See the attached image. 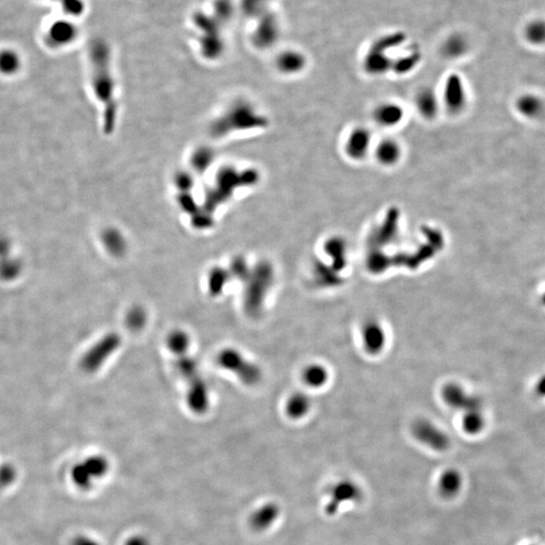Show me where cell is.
<instances>
[{"instance_id":"obj_1","label":"cell","mask_w":545,"mask_h":545,"mask_svg":"<svg viewBox=\"0 0 545 545\" xmlns=\"http://www.w3.org/2000/svg\"><path fill=\"white\" fill-rule=\"evenodd\" d=\"M90 62L92 67V86L98 101L105 105L106 115L109 111H115L113 105L115 99V81L110 71V51L103 39H94L89 47Z\"/></svg>"},{"instance_id":"obj_2","label":"cell","mask_w":545,"mask_h":545,"mask_svg":"<svg viewBox=\"0 0 545 545\" xmlns=\"http://www.w3.org/2000/svg\"><path fill=\"white\" fill-rule=\"evenodd\" d=\"M274 282V269L268 262H259L252 268L249 278L245 281L243 307L252 317H257L263 312L267 294Z\"/></svg>"},{"instance_id":"obj_3","label":"cell","mask_w":545,"mask_h":545,"mask_svg":"<svg viewBox=\"0 0 545 545\" xmlns=\"http://www.w3.org/2000/svg\"><path fill=\"white\" fill-rule=\"evenodd\" d=\"M217 361L219 366L233 373L247 386L259 384L263 378L261 368L249 361L238 350L231 347L222 350L217 354Z\"/></svg>"},{"instance_id":"obj_4","label":"cell","mask_w":545,"mask_h":545,"mask_svg":"<svg viewBox=\"0 0 545 545\" xmlns=\"http://www.w3.org/2000/svg\"><path fill=\"white\" fill-rule=\"evenodd\" d=\"M109 463L103 456H92L73 468L72 482L80 490H89L97 480L108 474Z\"/></svg>"},{"instance_id":"obj_5","label":"cell","mask_w":545,"mask_h":545,"mask_svg":"<svg viewBox=\"0 0 545 545\" xmlns=\"http://www.w3.org/2000/svg\"><path fill=\"white\" fill-rule=\"evenodd\" d=\"M363 498V491L356 482L349 479L340 480L329 488L324 511L328 516H335L345 504L358 503Z\"/></svg>"},{"instance_id":"obj_6","label":"cell","mask_w":545,"mask_h":545,"mask_svg":"<svg viewBox=\"0 0 545 545\" xmlns=\"http://www.w3.org/2000/svg\"><path fill=\"white\" fill-rule=\"evenodd\" d=\"M194 22L203 32L201 47H203V54L210 59L218 57L222 54L224 49L222 38H220L222 37L219 32L220 23L201 13H197L194 15Z\"/></svg>"},{"instance_id":"obj_7","label":"cell","mask_w":545,"mask_h":545,"mask_svg":"<svg viewBox=\"0 0 545 545\" xmlns=\"http://www.w3.org/2000/svg\"><path fill=\"white\" fill-rule=\"evenodd\" d=\"M414 437L435 451H444L451 447V438L445 431L428 419H418L413 423Z\"/></svg>"},{"instance_id":"obj_8","label":"cell","mask_w":545,"mask_h":545,"mask_svg":"<svg viewBox=\"0 0 545 545\" xmlns=\"http://www.w3.org/2000/svg\"><path fill=\"white\" fill-rule=\"evenodd\" d=\"M122 345V338L117 333H108L102 338L98 342L88 351L83 358L82 366L87 372H95L106 361L111 354L120 349Z\"/></svg>"},{"instance_id":"obj_9","label":"cell","mask_w":545,"mask_h":545,"mask_svg":"<svg viewBox=\"0 0 545 545\" xmlns=\"http://www.w3.org/2000/svg\"><path fill=\"white\" fill-rule=\"evenodd\" d=\"M373 136L366 127H357L347 134L345 153L349 159L359 162L365 160L372 150Z\"/></svg>"},{"instance_id":"obj_10","label":"cell","mask_w":545,"mask_h":545,"mask_svg":"<svg viewBox=\"0 0 545 545\" xmlns=\"http://www.w3.org/2000/svg\"><path fill=\"white\" fill-rule=\"evenodd\" d=\"M440 101L451 115H459L463 110L466 105V90L460 76L451 74L447 77Z\"/></svg>"},{"instance_id":"obj_11","label":"cell","mask_w":545,"mask_h":545,"mask_svg":"<svg viewBox=\"0 0 545 545\" xmlns=\"http://www.w3.org/2000/svg\"><path fill=\"white\" fill-rule=\"evenodd\" d=\"M186 402L189 409L195 414H204L210 409V390L203 376L188 383Z\"/></svg>"},{"instance_id":"obj_12","label":"cell","mask_w":545,"mask_h":545,"mask_svg":"<svg viewBox=\"0 0 545 545\" xmlns=\"http://www.w3.org/2000/svg\"><path fill=\"white\" fill-rule=\"evenodd\" d=\"M442 394L444 402L454 409H461L466 412L481 408V401L479 399L470 395L463 387L454 383L444 386Z\"/></svg>"},{"instance_id":"obj_13","label":"cell","mask_w":545,"mask_h":545,"mask_svg":"<svg viewBox=\"0 0 545 545\" xmlns=\"http://www.w3.org/2000/svg\"><path fill=\"white\" fill-rule=\"evenodd\" d=\"M361 338L366 352L373 356L379 354L386 345V331L384 326L376 319L366 322L361 331Z\"/></svg>"},{"instance_id":"obj_14","label":"cell","mask_w":545,"mask_h":545,"mask_svg":"<svg viewBox=\"0 0 545 545\" xmlns=\"http://www.w3.org/2000/svg\"><path fill=\"white\" fill-rule=\"evenodd\" d=\"M281 508L277 503L267 502L256 508L250 517V525L257 532H264L275 525L280 518Z\"/></svg>"},{"instance_id":"obj_15","label":"cell","mask_w":545,"mask_h":545,"mask_svg":"<svg viewBox=\"0 0 545 545\" xmlns=\"http://www.w3.org/2000/svg\"><path fill=\"white\" fill-rule=\"evenodd\" d=\"M373 117L379 127L391 129L398 127L403 122L405 111L397 102L385 101L375 108Z\"/></svg>"},{"instance_id":"obj_16","label":"cell","mask_w":545,"mask_h":545,"mask_svg":"<svg viewBox=\"0 0 545 545\" xmlns=\"http://www.w3.org/2000/svg\"><path fill=\"white\" fill-rule=\"evenodd\" d=\"M374 154L378 163L383 167L396 166L402 158L403 150L398 141L392 138L383 139L376 145Z\"/></svg>"},{"instance_id":"obj_17","label":"cell","mask_w":545,"mask_h":545,"mask_svg":"<svg viewBox=\"0 0 545 545\" xmlns=\"http://www.w3.org/2000/svg\"><path fill=\"white\" fill-rule=\"evenodd\" d=\"M440 96L431 88H423L415 96V106L422 118L432 120L437 117L440 111Z\"/></svg>"},{"instance_id":"obj_18","label":"cell","mask_w":545,"mask_h":545,"mask_svg":"<svg viewBox=\"0 0 545 545\" xmlns=\"http://www.w3.org/2000/svg\"><path fill=\"white\" fill-rule=\"evenodd\" d=\"M77 34V29L75 25L65 20H59L55 23L49 30L46 41L48 46L52 48H60L68 45L74 41Z\"/></svg>"},{"instance_id":"obj_19","label":"cell","mask_w":545,"mask_h":545,"mask_svg":"<svg viewBox=\"0 0 545 545\" xmlns=\"http://www.w3.org/2000/svg\"><path fill=\"white\" fill-rule=\"evenodd\" d=\"M278 34H279V27H278L277 20L272 13H266L262 18L255 34L256 44L261 48L271 47L277 41Z\"/></svg>"},{"instance_id":"obj_20","label":"cell","mask_w":545,"mask_h":545,"mask_svg":"<svg viewBox=\"0 0 545 545\" xmlns=\"http://www.w3.org/2000/svg\"><path fill=\"white\" fill-rule=\"evenodd\" d=\"M324 252L331 257V267L338 272L347 266V245L345 238L340 236H331L324 243Z\"/></svg>"},{"instance_id":"obj_21","label":"cell","mask_w":545,"mask_h":545,"mask_svg":"<svg viewBox=\"0 0 545 545\" xmlns=\"http://www.w3.org/2000/svg\"><path fill=\"white\" fill-rule=\"evenodd\" d=\"M463 475L456 468H447L438 480V491L445 499L456 497L463 488Z\"/></svg>"},{"instance_id":"obj_22","label":"cell","mask_w":545,"mask_h":545,"mask_svg":"<svg viewBox=\"0 0 545 545\" xmlns=\"http://www.w3.org/2000/svg\"><path fill=\"white\" fill-rule=\"evenodd\" d=\"M393 61L388 54L371 49L364 59V69L370 75H382L392 69Z\"/></svg>"},{"instance_id":"obj_23","label":"cell","mask_w":545,"mask_h":545,"mask_svg":"<svg viewBox=\"0 0 545 545\" xmlns=\"http://www.w3.org/2000/svg\"><path fill=\"white\" fill-rule=\"evenodd\" d=\"M305 66V57L297 51H285L277 59L278 69L282 73L288 74V75L300 73Z\"/></svg>"},{"instance_id":"obj_24","label":"cell","mask_w":545,"mask_h":545,"mask_svg":"<svg viewBox=\"0 0 545 545\" xmlns=\"http://www.w3.org/2000/svg\"><path fill=\"white\" fill-rule=\"evenodd\" d=\"M310 409H312V399L301 392L292 394L287 400L286 413L290 418H303L309 413Z\"/></svg>"},{"instance_id":"obj_25","label":"cell","mask_w":545,"mask_h":545,"mask_svg":"<svg viewBox=\"0 0 545 545\" xmlns=\"http://www.w3.org/2000/svg\"><path fill=\"white\" fill-rule=\"evenodd\" d=\"M468 41L463 34H452L442 46V53L447 59H460L467 53Z\"/></svg>"},{"instance_id":"obj_26","label":"cell","mask_w":545,"mask_h":545,"mask_svg":"<svg viewBox=\"0 0 545 545\" xmlns=\"http://www.w3.org/2000/svg\"><path fill=\"white\" fill-rule=\"evenodd\" d=\"M231 280V273L226 269L220 268V267L212 269L207 278V288L210 295L214 297L222 295Z\"/></svg>"},{"instance_id":"obj_27","label":"cell","mask_w":545,"mask_h":545,"mask_svg":"<svg viewBox=\"0 0 545 545\" xmlns=\"http://www.w3.org/2000/svg\"><path fill=\"white\" fill-rule=\"evenodd\" d=\"M302 379L304 383L312 388H321L328 381V371L320 364H312L304 368Z\"/></svg>"},{"instance_id":"obj_28","label":"cell","mask_w":545,"mask_h":545,"mask_svg":"<svg viewBox=\"0 0 545 545\" xmlns=\"http://www.w3.org/2000/svg\"><path fill=\"white\" fill-rule=\"evenodd\" d=\"M176 366H177L181 377L187 383L191 382L192 380L201 376L200 372H199L198 363L188 352L176 357Z\"/></svg>"},{"instance_id":"obj_29","label":"cell","mask_w":545,"mask_h":545,"mask_svg":"<svg viewBox=\"0 0 545 545\" xmlns=\"http://www.w3.org/2000/svg\"><path fill=\"white\" fill-rule=\"evenodd\" d=\"M190 345H191L190 336L182 329L171 331L170 335L167 338V347L172 354H175V357L187 354L189 352Z\"/></svg>"},{"instance_id":"obj_30","label":"cell","mask_w":545,"mask_h":545,"mask_svg":"<svg viewBox=\"0 0 545 545\" xmlns=\"http://www.w3.org/2000/svg\"><path fill=\"white\" fill-rule=\"evenodd\" d=\"M485 428V417L479 409L468 410L465 412L463 418V428L470 435H479Z\"/></svg>"},{"instance_id":"obj_31","label":"cell","mask_w":545,"mask_h":545,"mask_svg":"<svg viewBox=\"0 0 545 545\" xmlns=\"http://www.w3.org/2000/svg\"><path fill=\"white\" fill-rule=\"evenodd\" d=\"M398 214L397 211H392L385 220L384 224L379 227V233L377 234V238H375L378 245L390 243L394 240L393 236L397 233Z\"/></svg>"},{"instance_id":"obj_32","label":"cell","mask_w":545,"mask_h":545,"mask_svg":"<svg viewBox=\"0 0 545 545\" xmlns=\"http://www.w3.org/2000/svg\"><path fill=\"white\" fill-rule=\"evenodd\" d=\"M338 271H336L333 267H327L323 264H319L314 268V277L319 285H327V286H335L340 284L342 278L338 276Z\"/></svg>"},{"instance_id":"obj_33","label":"cell","mask_w":545,"mask_h":545,"mask_svg":"<svg viewBox=\"0 0 545 545\" xmlns=\"http://www.w3.org/2000/svg\"><path fill=\"white\" fill-rule=\"evenodd\" d=\"M421 59V55L418 51H411V52H409V54L402 56V57L396 60V62H393L392 70L399 74V75L409 73L417 66Z\"/></svg>"},{"instance_id":"obj_34","label":"cell","mask_w":545,"mask_h":545,"mask_svg":"<svg viewBox=\"0 0 545 545\" xmlns=\"http://www.w3.org/2000/svg\"><path fill=\"white\" fill-rule=\"evenodd\" d=\"M20 67V59L15 51L4 50L0 52V73L13 75Z\"/></svg>"},{"instance_id":"obj_35","label":"cell","mask_w":545,"mask_h":545,"mask_svg":"<svg viewBox=\"0 0 545 545\" xmlns=\"http://www.w3.org/2000/svg\"><path fill=\"white\" fill-rule=\"evenodd\" d=\"M147 312L141 306H134L127 312L125 317L127 326L131 331H141L147 324Z\"/></svg>"},{"instance_id":"obj_36","label":"cell","mask_w":545,"mask_h":545,"mask_svg":"<svg viewBox=\"0 0 545 545\" xmlns=\"http://www.w3.org/2000/svg\"><path fill=\"white\" fill-rule=\"evenodd\" d=\"M104 243L109 252L115 256H122L127 250L124 238L115 231H106L103 236Z\"/></svg>"},{"instance_id":"obj_37","label":"cell","mask_w":545,"mask_h":545,"mask_svg":"<svg viewBox=\"0 0 545 545\" xmlns=\"http://www.w3.org/2000/svg\"><path fill=\"white\" fill-rule=\"evenodd\" d=\"M404 41L405 36L402 32H394V34H387V36L378 39L371 49L387 53L389 50L400 46Z\"/></svg>"},{"instance_id":"obj_38","label":"cell","mask_w":545,"mask_h":545,"mask_svg":"<svg viewBox=\"0 0 545 545\" xmlns=\"http://www.w3.org/2000/svg\"><path fill=\"white\" fill-rule=\"evenodd\" d=\"M525 37L530 43H545V20H535L525 27Z\"/></svg>"},{"instance_id":"obj_39","label":"cell","mask_w":545,"mask_h":545,"mask_svg":"<svg viewBox=\"0 0 545 545\" xmlns=\"http://www.w3.org/2000/svg\"><path fill=\"white\" fill-rule=\"evenodd\" d=\"M229 273H231V277L234 279L241 281V282L245 283L249 278L250 272H252V267H250L248 262L242 257H236L231 264V268H229Z\"/></svg>"},{"instance_id":"obj_40","label":"cell","mask_w":545,"mask_h":545,"mask_svg":"<svg viewBox=\"0 0 545 545\" xmlns=\"http://www.w3.org/2000/svg\"><path fill=\"white\" fill-rule=\"evenodd\" d=\"M215 15L218 22L226 23L233 15V6L231 0H217L214 6Z\"/></svg>"},{"instance_id":"obj_41","label":"cell","mask_w":545,"mask_h":545,"mask_svg":"<svg viewBox=\"0 0 545 545\" xmlns=\"http://www.w3.org/2000/svg\"><path fill=\"white\" fill-rule=\"evenodd\" d=\"M60 2L63 8L72 15H80L84 11V4L82 0H55Z\"/></svg>"},{"instance_id":"obj_42","label":"cell","mask_w":545,"mask_h":545,"mask_svg":"<svg viewBox=\"0 0 545 545\" xmlns=\"http://www.w3.org/2000/svg\"><path fill=\"white\" fill-rule=\"evenodd\" d=\"M124 545H152V541L146 535L136 533V534L132 535V537L127 538L125 540Z\"/></svg>"},{"instance_id":"obj_43","label":"cell","mask_w":545,"mask_h":545,"mask_svg":"<svg viewBox=\"0 0 545 545\" xmlns=\"http://www.w3.org/2000/svg\"><path fill=\"white\" fill-rule=\"evenodd\" d=\"M263 4L264 0H243V8L247 13H256Z\"/></svg>"},{"instance_id":"obj_44","label":"cell","mask_w":545,"mask_h":545,"mask_svg":"<svg viewBox=\"0 0 545 545\" xmlns=\"http://www.w3.org/2000/svg\"><path fill=\"white\" fill-rule=\"evenodd\" d=\"M71 545H101L94 538L87 537V535H79L74 538Z\"/></svg>"},{"instance_id":"obj_45","label":"cell","mask_w":545,"mask_h":545,"mask_svg":"<svg viewBox=\"0 0 545 545\" xmlns=\"http://www.w3.org/2000/svg\"><path fill=\"white\" fill-rule=\"evenodd\" d=\"M527 545H535V544H527Z\"/></svg>"}]
</instances>
